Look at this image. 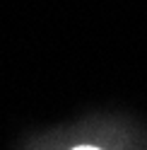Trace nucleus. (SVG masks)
<instances>
[{
	"instance_id": "obj_1",
	"label": "nucleus",
	"mask_w": 147,
	"mask_h": 150,
	"mask_svg": "<svg viewBox=\"0 0 147 150\" xmlns=\"http://www.w3.org/2000/svg\"><path fill=\"white\" fill-rule=\"evenodd\" d=\"M70 150H104V148H99L94 143H80V145H72Z\"/></svg>"
}]
</instances>
